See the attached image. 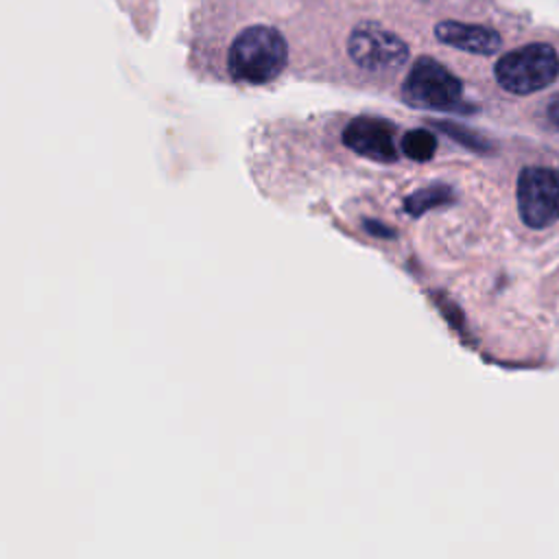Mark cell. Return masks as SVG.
Listing matches in <instances>:
<instances>
[{
    "instance_id": "6",
    "label": "cell",
    "mask_w": 559,
    "mask_h": 559,
    "mask_svg": "<svg viewBox=\"0 0 559 559\" xmlns=\"http://www.w3.org/2000/svg\"><path fill=\"white\" fill-rule=\"evenodd\" d=\"M347 55L358 70L386 76L397 72L408 61V46L384 26L365 22L349 33Z\"/></svg>"
},
{
    "instance_id": "2",
    "label": "cell",
    "mask_w": 559,
    "mask_h": 559,
    "mask_svg": "<svg viewBox=\"0 0 559 559\" xmlns=\"http://www.w3.org/2000/svg\"><path fill=\"white\" fill-rule=\"evenodd\" d=\"M491 177L498 197L500 227L528 255H559V151L539 144H515L500 153Z\"/></svg>"
},
{
    "instance_id": "5",
    "label": "cell",
    "mask_w": 559,
    "mask_h": 559,
    "mask_svg": "<svg viewBox=\"0 0 559 559\" xmlns=\"http://www.w3.org/2000/svg\"><path fill=\"white\" fill-rule=\"evenodd\" d=\"M400 96L406 105L439 114H467L465 85L463 81L432 57H419L408 68Z\"/></svg>"
},
{
    "instance_id": "1",
    "label": "cell",
    "mask_w": 559,
    "mask_h": 559,
    "mask_svg": "<svg viewBox=\"0 0 559 559\" xmlns=\"http://www.w3.org/2000/svg\"><path fill=\"white\" fill-rule=\"evenodd\" d=\"M376 223L382 240H397V227L441 260L472 253L498 223V197L489 175L469 164L435 162L404 170L378 190Z\"/></svg>"
},
{
    "instance_id": "4",
    "label": "cell",
    "mask_w": 559,
    "mask_h": 559,
    "mask_svg": "<svg viewBox=\"0 0 559 559\" xmlns=\"http://www.w3.org/2000/svg\"><path fill=\"white\" fill-rule=\"evenodd\" d=\"M493 81L500 92L515 98L542 94L559 81V52L546 41L513 48L498 57Z\"/></svg>"
},
{
    "instance_id": "3",
    "label": "cell",
    "mask_w": 559,
    "mask_h": 559,
    "mask_svg": "<svg viewBox=\"0 0 559 559\" xmlns=\"http://www.w3.org/2000/svg\"><path fill=\"white\" fill-rule=\"evenodd\" d=\"M288 63V46L284 35L264 24L242 28L227 48L225 72L238 85H269Z\"/></svg>"
},
{
    "instance_id": "7",
    "label": "cell",
    "mask_w": 559,
    "mask_h": 559,
    "mask_svg": "<svg viewBox=\"0 0 559 559\" xmlns=\"http://www.w3.org/2000/svg\"><path fill=\"white\" fill-rule=\"evenodd\" d=\"M435 35L441 44L469 55H496L502 48V37L498 31L483 24H467L456 20H445L435 26Z\"/></svg>"
},
{
    "instance_id": "8",
    "label": "cell",
    "mask_w": 559,
    "mask_h": 559,
    "mask_svg": "<svg viewBox=\"0 0 559 559\" xmlns=\"http://www.w3.org/2000/svg\"><path fill=\"white\" fill-rule=\"evenodd\" d=\"M402 155L411 168L428 166L441 159V138L428 127H411L400 138Z\"/></svg>"
}]
</instances>
